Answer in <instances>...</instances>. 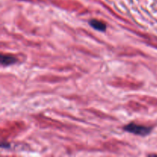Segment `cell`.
I'll use <instances>...</instances> for the list:
<instances>
[{"instance_id": "4", "label": "cell", "mask_w": 157, "mask_h": 157, "mask_svg": "<svg viewBox=\"0 0 157 157\" xmlns=\"http://www.w3.org/2000/svg\"><path fill=\"white\" fill-rule=\"evenodd\" d=\"M1 147L4 149H8L10 147V144H9L8 142H2Z\"/></svg>"}, {"instance_id": "2", "label": "cell", "mask_w": 157, "mask_h": 157, "mask_svg": "<svg viewBox=\"0 0 157 157\" xmlns=\"http://www.w3.org/2000/svg\"><path fill=\"white\" fill-rule=\"evenodd\" d=\"M88 23L92 28H94L95 30L99 31V32H105L106 29H107V25H106V23L101 21V20L92 18V19L89 20Z\"/></svg>"}, {"instance_id": "3", "label": "cell", "mask_w": 157, "mask_h": 157, "mask_svg": "<svg viewBox=\"0 0 157 157\" xmlns=\"http://www.w3.org/2000/svg\"><path fill=\"white\" fill-rule=\"evenodd\" d=\"M18 59L14 55H1V64L2 66H9L15 64Z\"/></svg>"}, {"instance_id": "1", "label": "cell", "mask_w": 157, "mask_h": 157, "mask_svg": "<svg viewBox=\"0 0 157 157\" xmlns=\"http://www.w3.org/2000/svg\"><path fill=\"white\" fill-rule=\"evenodd\" d=\"M124 130L125 131L128 132V133H133V134L146 136L151 133L153 127H147V126L140 125V124H137L132 122L124 126Z\"/></svg>"}]
</instances>
